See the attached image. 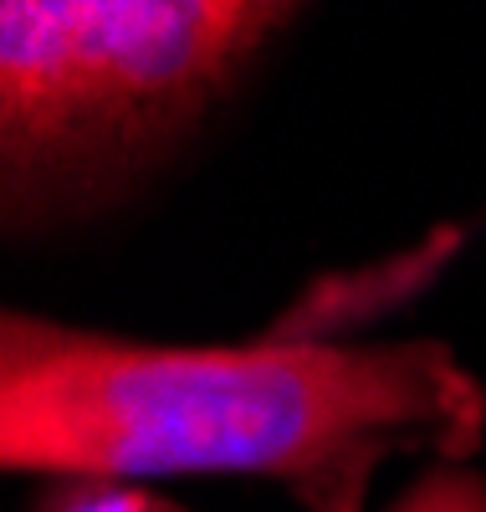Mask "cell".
<instances>
[{
    "label": "cell",
    "mask_w": 486,
    "mask_h": 512,
    "mask_svg": "<svg viewBox=\"0 0 486 512\" xmlns=\"http://www.w3.org/2000/svg\"><path fill=\"white\" fill-rule=\"evenodd\" d=\"M486 436L481 379L435 338L139 344L36 313L0 323V461L41 477L236 472L307 512H359L394 456L461 461Z\"/></svg>",
    "instance_id": "6da1fadb"
},
{
    "label": "cell",
    "mask_w": 486,
    "mask_h": 512,
    "mask_svg": "<svg viewBox=\"0 0 486 512\" xmlns=\"http://www.w3.org/2000/svg\"><path fill=\"white\" fill-rule=\"evenodd\" d=\"M307 0H0V221L47 236L128 200Z\"/></svg>",
    "instance_id": "7a4b0ae2"
},
{
    "label": "cell",
    "mask_w": 486,
    "mask_h": 512,
    "mask_svg": "<svg viewBox=\"0 0 486 512\" xmlns=\"http://www.w3.org/2000/svg\"><path fill=\"white\" fill-rule=\"evenodd\" d=\"M31 512H185L169 497L139 487L134 477H52V487L31 502Z\"/></svg>",
    "instance_id": "3957f363"
},
{
    "label": "cell",
    "mask_w": 486,
    "mask_h": 512,
    "mask_svg": "<svg viewBox=\"0 0 486 512\" xmlns=\"http://www.w3.org/2000/svg\"><path fill=\"white\" fill-rule=\"evenodd\" d=\"M384 512H486V477L461 472V466H435Z\"/></svg>",
    "instance_id": "277c9868"
}]
</instances>
